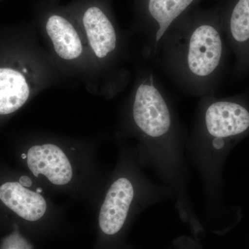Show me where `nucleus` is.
<instances>
[{
    "mask_svg": "<svg viewBox=\"0 0 249 249\" xmlns=\"http://www.w3.org/2000/svg\"><path fill=\"white\" fill-rule=\"evenodd\" d=\"M0 200L18 216L30 222L39 220L47 211L45 198L20 183L6 182L1 185Z\"/></svg>",
    "mask_w": 249,
    "mask_h": 249,
    "instance_id": "obj_11",
    "label": "nucleus"
},
{
    "mask_svg": "<svg viewBox=\"0 0 249 249\" xmlns=\"http://www.w3.org/2000/svg\"><path fill=\"white\" fill-rule=\"evenodd\" d=\"M37 34L44 47L69 81L76 80L99 96V82L86 39L76 18L61 0H38L34 6Z\"/></svg>",
    "mask_w": 249,
    "mask_h": 249,
    "instance_id": "obj_4",
    "label": "nucleus"
},
{
    "mask_svg": "<svg viewBox=\"0 0 249 249\" xmlns=\"http://www.w3.org/2000/svg\"><path fill=\"white\" fill-rule=\"evenodd\" d=\"M27 165L36 177L43 175L51 183L63 186L70 183L73 170L68 157L58 145L51 142L30 147Z\"/></svg>",
    "mask_w": 249,
    "mask_h": 249,
    "instance_id": "obj_9",
    "label": "nucleus"
},
{
    "mask_svg": "<svg viewBox=\"0 0 249 249\" xmlns=\"http://www.w3.org/2000/svg\"><path fill=\"white\" fill-rule=\"evenodd\" d=\"M220 8L226 43L235 57L233 75L243 78L249 75V0H232Z\"/></svg>",
    "mask_w": 249,
    "mask_h": 249,
    "instance_id": "obj_8",
    "label": "nucleus"
},
{
    "mask_svg": "<svg viewBox=\"0 0 249 249\" xmlns=\"http://www.w3.org/2000/svg\"><path fill=\"white\" fill-rule=\"evenodd\" d=\"M228 49L220 6H196L165 33L159 43L157 58L180 91L201 98L217 93Z\"/></svg>",
    "mask_w": 249,
    "mask_h": 249,
    "instance_id": "obj_1",
    "label": "nucleus"
},
{
    "mask_svg": "<svg viewBox=\"0 0 249 249\" xmlns=\"http://www.w3.org/2000/svg\"><path fill=\"white\" fill-rule=\"evenodd\" d=\"M127 99L132 129L142 140L156 143L175 141L178 127L173 106L151 67L137 65Z\"/></svg>",
    "mask_w": 249,
    "mask_h": 249,
    "instance_id": "obj_5",
    "label": "nucleus"
},
{
    "mask_svg": "<svg viewBox=\"0 0 249 249\" xmlns=\"http://www.w3.org/2000/svg\"><path fill=\"white\" fill-rule=\"evenodd\" d=\"M86 39L99 82V96L111 99L132 79V35L119 25L112 0H71L66 4Z\"/></svg>",
    "mask_w": 249,
    "mask_h": 249,
    "instance_id": "obj_3",
    "label": "nucleus"
},
{
    "mask_svg": "<svg viewBox=\"0 0 249 249\" xmlns=\"http://www.w3.org/2000/svg\"><path fill=\"white\" fill-rule=\"evenodd\" d=\"M69 80L42 45L34 22L0 33V116Z\"/></svg>",
    "mask_w": 249,
    "mask_h": 249,
    "instance_id": "obj_2",
    "label": "nucleus"
},
{
    "mask_svg": "<svg viewBox=\"0 0 249 249\" xmlns=\"http://www.w3.org/2000/svg\"><path fill=\"white\" fill-rule=\"evenodd\" d=\"M204 0H133V18L129 31L142 42L146 61L157 59L160 39L178 18L199 6Z\"/></svg>",
    "mask_w": 249,
    "mask_h": 249,
    "instance_id": "obj_7",
    "label": "nucleus"
},
{
    "mask_svg": "<svg viewBox=\"0 0 249 249\" xmlns=\"http://www.w3.org/2000/svg\"><path fill=\"white\" fill-rule=\"evenodd\" d=\"M196 136L203 142H226L249 134V102L247 95L200 98Z\"/></svg>",
    "mask_w": 249,
    "mask_h": 249,
    "instance_id": "obj_6",
    "label": "nucleus"
},
{
    "mask_svg": "<svg viewBox=\"0 0 249 249\" xmlns=\"http://www.w3.org/2000/svg\"><path fill=\"white\" fill-rule=\"evenodd\" d=\"M134 196V186L127 178H121L108 190L99 214V225L107 235H114L122 229Z\"/></svg>",
    "mask_w": 249,
    "mask_h": 249,
    "instance_id": "obj_10",
    "label": "nucleus"
}]
</instances>
